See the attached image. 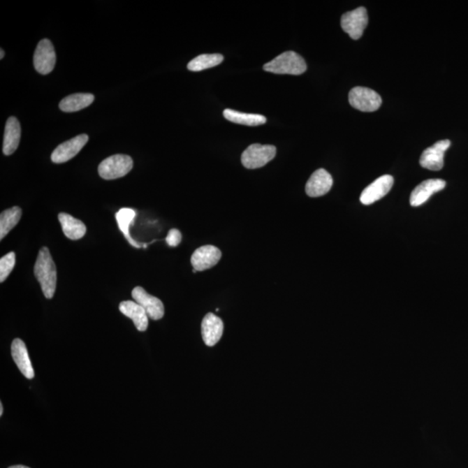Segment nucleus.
<instances>
[{"label": "nucleus", "mask_w": 468, "mask_h": 468, "mask_svg": "<svg viewBox=\"0 0 468 468\" xmlns=\"http://www.w3.org/2000/svg\"><path fill=\"white\" fill-rule=\"evenodd\" d=\"M222 254L218 247L203 246L198 248L191 257V264L197 272H203L217 265Z\"/></svg>", "instance_id": "obj_12"}, {"label": "nucleus", "mask_w": 468, "mask_h": 468, "mask_svg": "<svg viewBox=\"0 0 468 468\" xmlns=\"http://www.w3.org/2000/svg\"><path fill=\"white\" fill-rule=\"evenodd\" d=\"M263 69L271 73L279 75H301L307 70V64L300 54L286 52L263 66Z\"/></svg>", "instance_id": "obj_2"}, {"label": "nucleus", "mask_w": 468, "mask_h": 468, "mask_svg": "<svg viewBox=\"0 0 468 468\" xmlns=\"http://www.w3.org/2000/svg\"><path fill=\"white\" fill-rule=\"evenodd\" d=\"M276 153L277 149L275 146L251 144L241 156V163L248 169H257L264 167L275 159Z\"/></svg>", "instance_id": "obj_3"}, {"label": "nucleus", "mask_w": 468, "mask_h": 468, "mask_svg": "<svg viewBox=\"0 0 468 468\" xmlns=\"http://www.w3.org/2000/svg\"><path fill=\"white\" fill-rule=\"evenodd\" d=\"M133 168V160L125 154H115L102 161L98 167L101 177L104 180H115L124 177Z\"/></svg>", "instance_id": "obj_4"}, {"label": "nucleus", "mask_w": 468, "mask_h": 468, "mask_svg": "<svg viewBox=\"0 0 468 468\" xmlns=\"http://www.w3.org/2000/svg\"><path fill=\"white\" fill-rule=\"evenodd\" d=\"M226 120L233 122V124L247 125V126H258L265 124L266 118L262 115L258 114H247L239 112V111L226 109L223 112Z\"/></svg>", "instance_id": "obj_21"}, {"label": "nucleus", "mask_w": 468, "mask_h": 468, "mask_svg": "<svg viewBox=\"0 0 468 468\" xmlns=\"http://www.w3.org/2000/svg\"><path fill=\"white\" fill-rule=\"evenodd\" d=\"M223 330H224V325H223L222 320L212 313H208L205 316L203 323H201V334H203L204 343L207 346H214L221 340Z\"/></svg>", "instance_id": "obj_15"}, {"label": "nucleus", "mask_w": 468, "mask_h": 468, "mask_svg": "<svg viewBox=\"0 0 468 468\" xmlns=\"http://www.w3.org/2000/svg\"><path fill=\"white\" fill-rule=\"evenodd\" d=\"M349 102L355 109L363 112H374L381 105V97L372 89L353 88L349 94Z\"/></svg>", "instance_id": "obj_5"}, {"label": "nucleus", "mask_w": 468, "mask_h": 468, "mask_svg": "<svg viewBox=\"0 0 468 468\" xmlns=\"http://www.w3.org/2000/svg\"><path fill=\"white\" fill-rule=\"evenodd\" d=\"M9 468H30V467L22 466V465H17V466L10 467Z\"/></svg>", "instance_id": "obj_27"}, {"label": "nucleus", "mask_w": 468, "mask_h": 468, "mask_svg": "<svg viewBox=\"0 0 468 468\" xmlns=\"http://www.w3.org/2000/svg\"><path fill=\"white\" fill-rule=\"evenodd\" d=\"M34 275L46 298H52L57 287V269L47 247L41 248L34 266Z\"/></svg>", "instance_id": "obj_1"}, {"label": "nucleus", "mask_w": 468, "mask_h": 468, "mask_svg": "<svg viewBox=\"0 0 468 468\" xmlns=\"http://www.w3.org/2000/svg\"><path fill=\"white\" fill-rule=\"evenodd\" d=\"M89 136L85 134L79 135L66 142L60 144L52 154V161L54 163H66L80 152L82 147L88 142Z\"/></svg>", "instance_id": "obj_10"}, {"label": "nucleus", "mask_w": 468, "mask_h": 468, "mask_svg": "<svg viewBox=\"0 0 468 468\" xmlns=\"http://www.w3.org/2000/svg\"><path fill=\"white\" fill-rule=\"evenodd\" d=\"M55 50L49 39H43L36 48L34 63L36 71L42 75L50 73L56 64Z\"/></svg>", "instance_id": "obj_8"}, {"label": "nucleus", "mask_w": 468, "mask_h": 468, "mask_svg": "<svg viewBox=\"0 0 468 468\" xmlns=\"http://www.w3.org/2000/svg\"><path fill=\"white\" fill-rule=\"evenodd\" d=\"M59 219L61 226H62L64 235L68 239L78 240L85 235L87 228H86L84 223L79 219L72 217L70 214H64V212L59 214Z\"/></svg>", "instance_id": "obj_19"}, {"label": "nucleus", "mask_w": 468, "mask_h": 468, "mask_svg": "<svg viewBox=\"0 0 468 468\" xmlns=\"http://www.w3.org/2000/svg\"><path fill=\"white\" fill-rule=\"evenodd\" d=\"M21 127L16 117H10L6 122L5 136H3V153L6 156L15 152L20 145Z\"/></svg>", "instance_id": "obj_17"}, {"label": "nucleus", "mask_w": 468, "mask_h": 468, "mask_svg": "<svg viewBox=\"0 0 468 468\" xmlns=\"http://www.w3.org/2000/svg\"><path fill=\"white\" fill-rule=\"evenodd\" d=\"M333 185V179L326 169L316 170L306 183L305 192L312 198L325 196Z\"/></svg>", "instance_id": "obj_13"}, {"label": "nucleus", "mask_w": 468, "mask_h": 468, "mask_svg": "<svg viewBox=\"0 0 468 468\" xmlns=\"http://www.w3.org/2000/svg\"><path fill=\"white\" fill-rule=\"evenodd\" d=\"M196 272H197L196 270H194V269L193 270V273H196Z\"/></svg>", "instance_id": "obj_30"}, {"label": "nucleus", "mask_w": 468, "mask_h": 468, "mask_svg": "<svg viewBox=\"0 0 468 468\" xmlns=\"http://www.w3.org/2000/svg\"><path fill=\"white\" fill-rule=\"evenodd\" d=\"M394 184V178L391 175H383L367 187L363 191L360 200L363 205L373 204L390 192Z\"/></svg>", "instance_id": "obj_11"}, {"label": "nucleus", "mask_w": 468, "mask_h": 468, "mask_svg": "<svg viewBox=\"0 0 468 468\" xmlns=\"http://www.w3.org/2000/svg\"><path fill=\"white\" fill-rule=\"evenodd\" d=\"M0 52H1L0 53L1 54V56H0V59H3V56H5V52H3V50L1 49V50H0Z\"/></svg>", "instance_id": "obj_29"}, {"label": "nucleus", "mask_w": 468, "mask_h": 468, "mask_svg": "<svg viewBox=\"0 0 468 468\" xmlns=\"http://www.w3.org/2000/svg\"><path fill=\"white\" fill-rule=\"evenodd\" d=\"M450 146L451 142L449 140H442L427 147L421 154L420 159L421 167L432 171L441 170L444 167L445 152Z\"/></svg>", "instance_id": "obj_7"}, {"label": "nucleus", "mask_w": 468, "mask_h": 468, "mask_svg": "<svg viewBox=\"0 0 468 468\" xmlns=\"http://www.w3.org/2000/svg\"><path fill=\"white\" fill-rule=\"evenodd\" d=\"M3 404L2 403H0V416H3Z\"/></svg>", "instance_id": "obj_28"}, {"label": "nucleus", "mask_w": 468, "mask_h": 468, "mask_svg": "<svg viewBox=\"0 0 468 468\" xmlns=\"http://www.w3.org/2000/svg\"><path fill=\"white\" fill-rule=\"evenodd\" d=\"M132 298L135 302L145 309L149 318L153 320H160L164 316V305L159 298L147 293L142 287H136L132 291Z\"/></svg>", "instance_id": "obj_9"}, {"label": "nucleus", "mask_w": 468, "mask_h": 468, "mask_svg": "<svg viewBox=\"0 0 468 468\" xmlns=\"http://www.w3.org/2000/svg\"><path fill=\"white\" fill-rule=\"evenodd\" d=\"M16 263V255L12 253L7 254L0 259V282L3 283L7 277L12 272Z\"/></svg>", "instance_id": "obj_25"}, {"label": "nucleus", "mask_w": 468, "mask_h": 468, "mask_svg": "<svg viewBox=\"0 0 468 468\" xmlns=\"http://www.w3.org/2000/svg\"><path fill=\"white\" fill-rule=\"evenodd\" d=\"M22 210L19 207H13L2 212L0 216V240H3L20 222Z\"/></svg>", "instance_id": "obj_23"}, {"label": "nucleus", "mask_w": 468, "mask_h": 468, "mask_svg": "<svg viewBox=\"0 0 468 468\" xmlns=\"http://www.w3.org/2000/svg\"><path fill=\"white\" fill-rule=\"evenodd\" d=\"M368 22V13L365 7H358L351 12L344 13L341 17L342 28L354 41L362 38Z\"/></svg>", "instance_id": "obj_6"}, {"label": "nucleus", "mask_w": 468, "mask_h": 468, "mask_svg": "<svg viewBox=\"0 0 468 468\" xmlns=\"http://www.w3.org/2000/svg\"><path fill=\"white\" fill-rule=\"evenodd\" d=\"M182 239V233L178 229H171L168 232L167 237H166V242L169 247H176L181 243Z\"/></svg>", "instance_id": "obj_26"}, {"label": "nucleus", "mask_w": 468, "mask_h": 468, "mask_svg": "<svg viewBox=\"0 0 468 468\" xmlns=\"http://www.w3.org/2000/svg\"><path fill=\"white\" fill-rule=\"evenodd\" d=\"M122 314L128 316L134 322L136 329L145 331L149 326V316L142 306L133 301L122 302L119 306Z\"/></svg>", "instance_id": "obj_18"}, {"label": "nucleus", "mask_w": 468, "mask_h": 468, "mask_svg": "<svg viewBox=\"0 0 468 468\" xmlns=\"http://www.w3.org/2000/svg\"><path fill=\"white\" fill-rule=\"evenodd\" d=\"M12 356L14 362H15L21 373L27 379H32L34 377V370L32 368L31 359L29 358L27 346H25V344L20 338H16L13 342Z\"/></svg>", "instance_id": "obj_16"}, {"label": "nucleus", "mask_w": 468, "mask_h": 468, "mask_svg": "<svg viewBox=\"0 0 468 468\" xmlns=\"http://www.w3.org/2000/svg\"><path fill=\"white\" fill-rule=\"evenodd\" d=\"M446 182L441 179H430L421 182L413 190L410 196V204L412 207H419L424 204L434 193L444 189Z\"/></svg>", "instance_id": "obj_14"}, {"label": "nucleus", "mask_w": 468, "mask_h": 468, "mask_svg": "<svg viewBox=\"0 0 468 468\" xmlns=\"http://www.w3.org/2000/svg\"><path fill=\"white\" fill-rule=\"evenodd\" d=\"M223 59H224V57L221 54H203V55L198 56L196 59L190 61L189 64H187V69L193 72L210 69V68L217 66L219 64H221Z\"/></svg>", "instance_id": "obj_22"}, {"label": "nucleus", "mask_w": 468, "mask_h": 468, "mask_svg": "<svg viewBox=\"0 0 468 468\" xmlns=\"http://www.w3.org/2000/svg\"><path fill=\"white\" fill-rule=\"evenodd\" d=\"M95 96L89 93H77L61 101L60 110L64 112H75L85 109L94 102Z\"/></svg>", "instance_id": "obj_20"}, {"label": "nucleus", "mask_w": 468, "mask_h": 468, "mask_svg": "<svg viewBox=\"0 0 468 468\" xmlns=\"http://www.w3.org/2000/svg\"><path fill=\"white\" fill-rule=\"evenodd\" d=\"M136 215V211L131 210V208H122V210L117 212L116 218L119 228H120L122 233H124V235L129 242L134 247L140 248L142 244H138L136 240H133L131 237V234H129V226H131Z\"/></svg>", "instance_id": "obj_24"}]
</instances>
